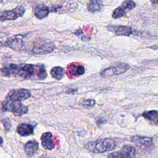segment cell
I'll return each mask as SVG.
<instances>
[{
	"label": "cell",
	"mask_w": 158,
	"mask_h": 158,
	"mask_svg": "<svg viewBox=\"0 0 158 158\" xmlns=\"http://www.w3.org/2000/svg\"><path fill=\"white\" fill-rule=\"evenodd\" d=\"M116 146L117 143L115 140L110 138H104L89 142L85 147L92 152L102 153L114 149Z\"/></svg>",
	"instance_id": "obj_1"
},
{
	"label": "cell",
	"mask_w": 158,
	"mask_h": 158,
	"mask_svg": "<svg viewBox=\"0 0 158 158\" xmlns=\"http://www.w3.org/2000/svg\"><path fill=\"white\" fill-rule=\"evenodd\" d=\"M2 110L12 112L15 116H22L28 112V107L21 102V101H10L5 99L2 103Z\"/></svg>",
	"instance_id": "obj_2"
},
{
	"label": "cell",
	"mask_w": 158,
	"mask_h": 158,
	"mask_svg": "<svg viewBox=\"0 0 158 158\" xmlns=\"http://www.w3.org/2000/svg\"><path fill=\"white\" fill-rule=\"evenodd\" d=\"M56 48L54 43L47 40H39L33 44L32 52L35 54H46L51 52Z\"/></svg>",
	"instance_id": "obj_3"
},
{
	"label": "cell",
	"mask_w": 158,
	"mask_h": 158,
	"mask_svg": "<svg viewBox=\"0 0 158 158\" xmlns=\"http://www.w3.org/2000/svg\"><path fill=\"white\" fill-rule=\"evenodd\" d=\"M25 9L22 6H18L15 8L0 12V22L6 20H15L19 17H22L25 13Z\"/></svg>",
	"instance_id": "obj_4"
},
{
	"label": "cell",
	"mask_w": 158,
	"mask_h": 158,
	"mask_svg": "<svg viewBox=\"0 0 158 158\" xmlns=\"http://www.w3.org/2000/svg\"><path fill=\"white\" fill-rule=\"evenodd\" d=\"M31 97V92L26 89H13L7 94L5 99L10 101H22Z\"/></svg>",
	"instance_id": "obj_5"
},
{
	"label": "cell",
	"mask_w": 158,
	"mask_h": 158,
	"mask_svg": "<svg viewBox=\"0 0 158 158\" xmlns=\"http://www.w3.org/2000/svg\"><path fill=\"white\" fill-rule=\"evenodd\" d=\"M136 151L131 145L124 146L120 151L111 152L108 154V158H134Z\"/></svg>",
	"instance_id": "obj_6"
},
{
	"label": "cell",
	"mask_w": 158,
	"mask_h": 158,
	"mask_svg": "<svg viewBox=\"0 0 158 158\" xmlns=\"http://www.w3.org/2000/svg\"><path fill=\"white\" fill-rule=\"evenodd\" d=\"M36 73V65L22 64L19 65L18 75L23 78L35 79Z\"/></svg>",
	"instance_id": "obj_7"
},
{
	"label": "cell",
	"mask_w": 158,
	"mask_h": 158,
	"mask_svg": "<svg viewBox=\"0 0 158 158\" xmlns=\"http://www.w3.org/2000/svg\"><path fill=\"white\" fill-rule=\"evenodd\" d=\"M136 6L133 1H125L119 7L114 10L112 17L114 19H118L125 15L128 11L134 9Z\"/></svg>",
	"instance_id": "obj_8"
},
{
	"label": "cell",
	"mask_w": 158,
	"mask_h": 158,
	"mask_svg": "<svg viewBox=\"0 0 158 158\" xmlns=\"http://www.w3.org/2000/svg\"><path fill=\"white\" fill-rule=\"evenodd\" d=\"M25 35H17L9 38L5 43V46L16 51H22L24 48Z\"/></svg>",
	"instance_id": "obj_9"
},
{
	"label": "cell",
	"mask_w": 158,
	"mask_h": 158,
	"mask_svg": "<svg viewBox=\"0 0 158 158\" xmlns=\"http://www.w3.org/2000/svg\"><path fill=\"white\" fill-rule=\"evenodd\" d=\"M129 68V65L126 64H117L106 69L101 73V75L103 77H107L114 75L122 74L126 72Z\"/></svg>",
	"instance_id": "obj_10"
},
{
	"label": "cell",
	"mask_w": 158,
	"mask_h": 158,
	"mask_svg": "<svg viewBox=\"0 0 158 158\" xmlns=\"http://www.w3.org/2000/svg\"><path fill=\"white\" fill-rule=\"evenodd\" d=\"M108 30L117 35L130 36L133 33V30L130 27L124 25H110Z\"/></svg>",
	"instance_id": "obj_11"
},
{
	"label": "cell",
	"mask_w": 158,
	"mask_h": 158,
	"mask_svg": "<svg viewBox=\"0 0 158 158\" xmlns=\"http://www.w3.org/2000/svg\"><path fill=\"white\" fill-rule=\"evenodd\" d=\"M52 135L50 132L44 133L41 137L42 146L48 150H52L54 149L55 145L52 141Z\"/></svg>",
	"instance_id": "obj_12"
},
{
	"label": "cell",
	"mask_w": 158,
	"mask_h": 158,
	"mask_svg": "<svg viewBox=\"0 0 158 158\" xmlns=\"http://www.w3.org/2000/svg\"><path fill=\"white\" fill-rule=\"evenodd\" d=\"M131 140L136 145L141 147H148L152 145V139L149 137H143L139 136H134L131 137Z\"/></svg>",
	"instance_id": "obj_13"
},
{
	"label": "cell",
	"mask_w": 158,
	"mask_h": 158,
	"mask_svg": "<svg viewBox=\"0 0 158 158\" xmlns=\"http://www.w3.org/2000/svg\"><path fill=\"white\" fill-rule=\"evenodd\" d=\"M49 12V8L44 4H38L34 9V14L39 19L46 17Z\"/></svg>",
	"instance_id": "obj_14"
},
{
	"label": "cell",
	"mask_w": 158,
	"mask_h": 158,
	"mask_svg": "<svg viewBox=\"0 0 158 158\" xmlns=\"http://www.w3.org/2000/svg\"><path fill=\"white\" fill-rule=\"evenodd\" d=\"M34 127L30 124L21 123L17 127V133L22 136H26L31 135L33 133Z\"/></svg>",
	"instance_id": "obj_15"
},
{
	"label": "cell",
	"mask_w": 158,
	"mask_h": 158,
	"mask_svg": "<svg viewBox=\"0 0 158 158\" xmlns=\"http://www.w3.org/2000/svg\"><path fill=\"white\" fill-rule=\"evenodd\" d=\"M19 66L15 64H10L8 65H6L1 69V72L4 76L11 77L14 76L18 73Z\"/></svg>",
	"instance_id": "obj_16"
},
{
	"label": "cell",
	"mask_w": 158,
	"mask_h": 158,
	"mask_svg": "<svg viewBox=\"0 0 158 158\" xmlns=\"http://www.w3.org/2000/svg\"><path fill=\"white\" fill-rule=\"evenodd\" d=\"M38 149V143L35 141H30L27 142L25 146V150L27 155L32 156Z\"/></svg>",
	"instance_id": "obj_17"
},
{
	"label": "cell",
	"mask_w": 158,
	"mask_h": 158,
	"mask_svg": "<svg viewBox=\"0 0 158 158\" xmlns=\"http://www.w3.org/2000/svg\"><path fill=\"white\" fill-rule=\"evenodd\" d=\"M51 74L52 78L57 80H60L64 77V70L60 66H56L51 69Z\"/></svg>",
	"instance_id": "obj_18"
},
{
	"label": "cell",
	"mask_w": 158,
	"mask_h": 158,
	"mask_svg": "<svg viewBox=\"0 0 158 158\" xmlns=\"http://www.w3.org/2000/svg\"><path fill=\"white\" fill-rule=\"evenodd\" d=\"M102 7V2L100 1H91L87 6L88 10L91 12H95L97 11H99Z\"/></svg>",
	"instance_id": "obj_19"
},
{
	"label": "cell",
	"mask_w": 158,
	"mask_h": 158,
	"mask_svg": "<svg viewBox=\"0 0 158 158\" xmlns=\"http://www.w3.org/2000/svg\"><path fill=\"white\" fill-rule=\"evenodd\" d=\"M70 73L75 76H80L84 74L85 70V67L81 65H71L69 69Z\"/></svg>",
	"instance_id": "obj_20"
},
{
	"label": "cell",
	"mask_w": 158,
	"mask_h": 158,
	"mask_svg": "<svg viewBox=\"0 0 158 158\" xmlns=\"http://www.w3.org/2000/svg\"><path fill=\"white\" fill-rule=\"evenodd\" d=\"M47 77L45 67L43 64H37V73L35 80H44Z\"/></svg>",
	"instance_id": "obj_21"
},
{
	"label": "cell",
	"mask_w": 158,
	"mask_h": 158,
	"mask_svg": "<svg viewBox=\"0 0 158 158\" xmlns=\"http://www.w3.org/2000/svg\"><path fill=\"white\" fill-rule=\"evenodd\" d=\"M142 116L146 119L149 120H154L156 122V120L158 118V112L154 110L146 111L142 114Z\"/></svg>",
	"instance_id": "obj_22"
},
{
	"label": "cell",
	"mask_w": 158,
	"mask_h": 158,
	"mask_svg": "<svg viewBox=\"0 0 158 158\" xmlns=\"http://www.w3.org/2000/svg\"><path fill=\"white\" fill-rule=\"evenodd\" d=\"M96 104V102L94 99H86V100H83V102H81V105L87 108H90L93 107Z\"/></svg>",
	"instance_id": "obj_23"
},
{
	"label": "cell",
	"mask_w": 158,
	"mask_h": 158,
	"mask_svg": "<svg viewBox=\"0 0 158 158\" xmlns=\"http://www.w3.org/2000/svg\"><path fill=\"white\" fill-rule=\"evenodd\" d=\"M2 122L3 123V124H4V127L5 128H6V125H7V128H8V130L9 129V128L10 127V126H11V124H10V121H9V120L7 118H5V119H3V120H2Z\"/></svg>",
	"instance_id": "obj_24"
},
{
	"label": "cell",
	"mask_w": 158,
	"mask_h": 158,
	"mask_svg": "<svg viewBox=\"0 0 158 158\" xmlns=\"http://www.w3.org/2000/svg\"><path fill=\"white\" fill-rule=\"evenodd\" d=\"M76 91H77V89H75V88L73 89V88H72V89H69V90L66 91L65 93H67V94H71V93H74Z\"/></svg>",
	"instance_id": "obj_25"
},
{
	"label": "cell",
	"mask_w": 158,
	"mask_h": 158,
	"mask_svg": "<svg viewBox=\"0 0 158 158\" xmlns=\"http://www.w3.org/2000/svg\"><path fill=\"white\" fill-rule=\"evenodd\" d=\"M81 33H82V31H81V30H78L75 33V35H81Z\"/></svg>",
	"instance_id": "obj_26"
},
{
	"label": "cell",
	"mask_w": 158,
	"mask_h": 158,
	"mask_svg": "<svg viewBox=\"0 0 158 158\" xmlns=\"http://www.w3.org/2000/svg\"><path fill=\"white\" fill-rule=\"evenodd\" d=\"M2 143H3V139H2V138L0 136V146L2 145Z\"/></svg>",
	"instance_id": "obj_27"
},
{
	"label": "cell",
	"mask_w": 158,
	"mask_h": 158,
	"mask_svg": "<svg viewBox=\"0 0 158 158\" xmlns=\"http://www.w3.org/2000/svg\"><path fill=\"white\" fill-rule=\"evenodd\" d=\"M156 123H158V118H157V120H156Z\"/></svg>",
	"instance_id": "obj_28"
}]
</instances>
